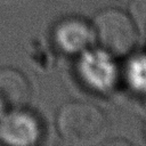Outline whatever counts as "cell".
<instances>
[{"label":"cell","instance_id":"1","mask_svg":"<svg viewBox=\"0 0 146 146\" xmlns=\"http://www.w3.org/2000/svg\"><path fill=\"white\" fill-rule=\"evenodd\" d=\"M56 127L65 141L80 146L102 143L110 128L105 113L96 105L84 102L64 104L58 110Z\"/></svg>","mask_w":146,"mask_h":146},{"label":"cell","instance_id":"2","mask_svg":"<svg viewBox=\"0 0 146 146\" xmlns=\"http://www.w3.org/2000/svg\"><path fill=\"white\" fill-rule=\"evenodd\" d=\"M92 27L96 39L110 55H127L136 46L138 31L129 14L120 9L100 10L94 18Z\"/></svg>","mask_w":146,"mask_h":146},{"label":"cell","instance_id":"3","mask_svg":"<svg viewBox=\"0 0 146 146\" xmlns=\"http://www.w3.org/2000/svg\"><path fill=\"white\" fill-rule=\"evenodd\" d=\"M78 60V73L81 81L97 91L108 90L115 80V66L107 51L84 50Z\"/></svg>","mask_w":146,"mask_h":146},{"label":"cell","instance_id":"4","mask_svg":"<svg viewBox=\"0 0 146 146\" xmlns=\"http://www.w3.org/2000/svg\"><path fill=\"white\" fill-rule=\"evenodd\" d=\"M41 123L24 108L0 117V139L9 145L29 146L41 138Z\"/></svg>","mask_w":146,"mask_h":146},{"label":"cell","instance_id":"5","mask_svg":"<svg viewBox=\"0 0 146 146\" xmlns=\"http://www.w3.org/2000/svg\"><path fill=\"white\" fill-rule=\"evenodd\" d=\"M92 25L80 17H67L59 21L52 31L55 44L65 54L75 55L87 50L95 41Z\"/></svg>","mask_w":146,"mask_h":146},{"label":"cell","instance_id":"6","mask_svg":"<svg viewBox=\"0 0 146 146\" xmlns=\"http://www.w3.org/2000/svg\"><path fill=\"white\" fill-rule=\"evenodd\" d=\"M30 96L29 81L19 71L10 67L0 68V117L24 108Z\"/></svg>","mask_w":146,"mask_h":146},{"label":"cell","instance_id":"7","mask_svg":"<svg viewBox=\"0 0 146 146\" xmlns=\"http://www.w3.org/2000/svg\"><path fill=\"white\" fill-rule=\"evenodd\" d=\"M128 14L132 19L138 34L146 35V0H130Z\"/></svg>","mask_w":146,"mask_h":146},{"label":"cell","instance_id":"8","mask_svg":"<svg viewBox=\"0 0 146 146\" xmlns=\"http://www.w3.org/2000/svg\"><path fill=\"white\" fill-rule=\"evenodd\" d=\"M16 1H18V0H0V3H5V5H7V3L16 2Z\"/></svg>","mask_w":146,"mask_h":146},{"label":"cell","instance_id":"9","mask_svg":"<svg viewBox=\"0 0 146 146\" xmlns=\"http://www.w3.org/2000/svg\"><path fill=\"white\" fill-rule=\"evenodd\" d=\"M144 133H145V137H146V122H145V125H144Z\"/></svg>","mask_w":146,"mask_h":146},{"label":"cell","instance_id":"10","mask_svg":"<svg viewBox=\"0 0 146 146\" xmlns=\"http://www.w3.org/2000/svg\"><path fill=\"white\" fill-rule=\"evenodd\" d=\"M58 1H64V2H67V1H73V0H58Z\"/></svg>","mask_w":146,"mask_h":146}]
</instances>
